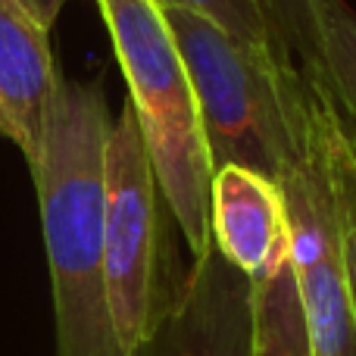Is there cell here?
<instances>
[{
	"label": "cell",
	"instance_id": "1",
	"mask_svg": "<svg viewBox=\"0 0 356 356\" xmlns=\"http://www.w3.org/2000/svg\"><path fill=\"white\" fill-rule=\"evenodd\" d=\"M113 119L97 85L63 81L31 178L54 297L56 356H125L106 294V141Z\"/></svg>",
	"mask_w": 356,
	"mask_h": 356
},
{
	"label": "cell",
	"instance_id": "13",
	"mask_svg": "<svg viewBox=\"0 0 356 356\" xmlns=\"http://www.w3.org/2000/svg\"><path fill=\"white\" fill-rule=\"evenodd\" d=\"M275 29L278 47L297 69H309L316 60V16L313 0H263Z\"/></svg>",
	"mask_w": 356,
	"mask_h": 356
},
{
	"label": "cell",
	"instance_id": "2",
	"mask_svg": "<svg viewBox=\"0 0 356 356\" xmlns=\"http://www.w3.org/2000/svg\"><path fill=\"white\" fill-rule=\"evenodd\" d=\"M166 19L194 85L213 169L244 166L278 181L307 144L303 69L184 6H166Z\"/></svg>",
	"mask_w": 356,
	"mask_h": 356
},
{
	"label": "cell",
	"instance_id": "6",
	"mask_svg": "<svg viewBox=\"0 0 356 356\" xmlns=\"http://www.w3.org/2000/svg\"><path fill=\"white\" fill-rule=\"evenodd\" d=\"M257 300L253 278L219 250L194 259L169 294L138 356H253Z\"/></svg>",
	"mask_w": 356,
	"mask_h": 356
},
{
	"label": "cell",
	"instance_id": "11",
	"mask_svg": "<svg viewBox=\"0 0 356 356\" xmlns=\"http://www.w3.org/2000/svg\"><path fill=\"white\" fill-rule=\"evenodd\" d=\"M316 60L309 72L356 125V10L347 0H313Z\"/></svg>",
	"mask_w": 356,
	"mask_h": 356
},
{
	"label": "cell",
	"instance_id": "14",
	"mask_svg": "<svg viewBox=\"0 0 356 356\" xmlns=\"http://www.w3.org/2000/svg\"><path fill=\"white\" fill-rule=\"evenodd\" d=\"M16 3H22L44 29H54V22L60 19V10L66 6V0H16Z\"/></svg>",
	"mask_w": 356,
	"mask_h": 356
},
{
	"label": "cell",
	"instance_id": "8",
	"mask_svg": "<svg viewBox=\"0 0 356 356\" xmlns=\"http://www.w3.org/2000/svg\"><path fill=\"white\" fill-rule=\"evenodd\" d=\"M213 247L244 275L259 278L288 257V209L278 181L244 166H222L209 191Z\"/></svg>",
	"mask_w": 356,
	"mask_h": 356
},
{
	"label": "cell",
	"instance_id": "7",
	"mask_svg": "<svg viewBox=\"0 0 356 356\" xmlns=\"http://www.w3.org/2000/svg\"><path fill=\"white\" fill-rule=\"evenodd\" d=\"M50 29H44L22 3L0 0V135L35 163L47 131L56 91Z\"/></svg>",
	"mask_w": 356,
	"mask_h": 356
},
{
	"label": "cell",
	"instance_id": "10",
	"mask_svg": "<svg viewBox=\"0 0 356 356\" xmlns=\"http://www.w3.org/2000/svg\"><path fill=\"white\" fill-rule=\"evenodd\" d=\"M257 300V350L253 356H316L303 303L297 294L291 250L269 272L253 278Z\"/></svg>",
	"mask_w": 356,
	"mask_h": 356
},
{
	"label": "cell",
	"instance_id": "3",
	"mask_svg": "<svg viewBox=\"0 0 356 356\" xmlns=\"http://www.w3.org/2000/svg\"><path fill=\"white\" fill-rule=\"evenodd\" d=\"M129 85L160 194L191 257L213 250L209 191L213 160L200 125L194 85L169 29L163 0H97Z\"/></svg>",
	"mask_w": 356,
	"mask_h": 356
},
{
	"label": "cell",
	"instance_id": "4",
	"mask_svg": "<svg viewBox=\"0 0 356 356\" xmlns=\"http://www.w3.org/2000/svg\"><path fill=\"white\" fill-rule=\"evenodd\" d=\"M163 194L144 135L125 100L106 141V294L125 356H138L169 294L163 288Z\"/></svg>",
	"mask_w": 356,
	"mask_h": 356
},
{
	"label": "cell",
	"instance_id": "9",
	"mask_svg": "<svg viewBox=\"0 0 356 356\" xmlns=\"http://www.w3.org/2000/svg\"><path fill=\"white\" fill-rule=\"evenodd\" d=\"M303 81H307L316 131H319V144L328 163V175H332L347 282H350L353 309H356V125L347 119V113L334 104V97L322 88V81L309 69H303Z\"/></svg>",
	"mask_w": 356,
	"mask_h": 356
},
{
	"label": "cell",
	"instance_id": "12",
	"mask_svg": "<svg viewBox=\"0 0 356 356\" xmlns=\"http://www.w3.org/2000/svg\"><path fill=\"white\" fill-rule=\"evenodd\" d=\"M163 3L200 13V16H207L209 22H216L219 29H225L228 35L241 38V41H250V44H269V47H275L278 54H282L263 0H163ZM284 60H288V56H284Z\"/></svg>",
	"mask_w": 356,
	"mask_h": 356
},
{
	"label": "cell",
	"instance_id": "5",
	"mask_svg": "<svg viewBox=\"0 0 356 356\" xmlns=\"http://www.w3.org/2000/svg\"><path fill=\"white\" fill-rule=\"evenodd\" d=\"M307 88V81H303ZM288 209L291 269L316 356H356V309L347 282L338 203L307 94V144L278 178Z\"/></svg>",
	"mask_w": 356,
	"mask_h": 356
}]
</instances>
